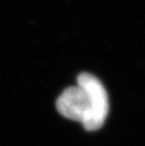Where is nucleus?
<instances>
[{"label": "nucleus", "instance_id": "f257e3e1", "mask_svg": "<svg viewBox=\"0 0 145 146\" xmlns=\"http://www.w3.org/2000/svg\"><path fill=\"white\" fill-rule=\"evenodd\" d=\"M77 86L69 87L57 100V110L67 119L78 121L88 131L104 125L109 113V99L105 87L89 73L77 76Z\"/></svg>", "mask_w": 145, "mask_h": 146}]
</instances>
